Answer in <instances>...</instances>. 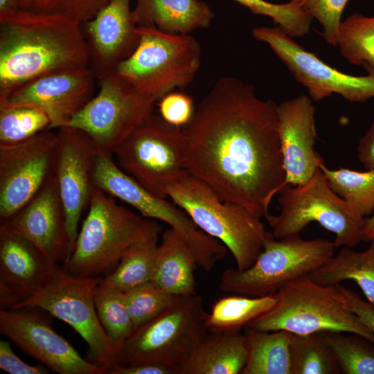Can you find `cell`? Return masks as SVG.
Listing matches in <instances>:
<instances>
[{
  "instance_id": "ee69618b",
  "label": "cell",
  "mask_w": 374,
  "mask_h": 374,
  "mask_svg": "<svg viewBox=\"0 0 374 374\" xmlns=\"http://www.w3.org/2000/svg\"><path fill=\"white\" fill-rule=\"evenodd\" d=\"M357 157L365 168L374 170V120L359 141Z\"/></svg>"
},
{
  "instance_id": "ffe728a7",
  "label": "cell",
  "mask_w": 374,
  "mask_h": 374,
  "mask_svg": "<svg viewBox=\"0 0 374 374\" xmlns=\"http://www.w3.org/2000/svg\"><path fill=\"white\" fill-rule=\"evenodd\" d=\"M60 269L28 240L0 225L1 309H15L33 297Z\"/></svg>"
},
{
  "instance_id": "30bf717a",
  "label": "cell",
  "mask_w": 374,
  "mask_h": 374,
  "mask_svg": "<svg viewBox=\"0 0 374 374\" xmlns=\"http://www.w3.org/2000/svg\"><path fill=\"white\" fill-rule=\"evenodd\" d=\"M186 146L181 128L153 113L113 155L123 171L152 194L167 199L168 184L186 170Z\"/></svg>"
},
{
  "instance_id": "8fae6325",
  "label": "cell",
  "mask_w": 374,
  "mask_h": 374,
  "mask_svg": "<svg viewBox=\"0 0 374 374\" xmlns=\"http://www.w3.org/2000/svg\"><path fill=\"white\" fill-rule=\"evenodd\" d=\"M101 279L60 269L44 288L15 309L38 308L66 323L87 344L86 359L109 371L116 364L118 349L102 326L95 306L94 293Z\"/></svg>"
},
{
  "instance_id": "f35d334b",
  "label": "cell",
  "mask_w": 374,
  "mask_h": 374,
  "mask_svg": "<svg viewBox=\"0 0 374 374\" xmlns=\"http://www.w3.org/2000/svg\"><path fill=\"white\" fill-rule=\"evenodd\" d=\"M350 0H290L316 19L322 26V35L330 44L336 46V37L341 15Z\"/></svg>"
},
{
  "instance_id": "74e56055",
  "label": "cell",
  "mask_w": 374,
  "mask_h": 374,
  "mask_svg": "<svg viewBox=\"0 0 374 374\" xmlns=\"http://www.w3.org/2000/svg\"><path fill=\"white\" fill-rule=\"evenodd\" d=\"M109 0H17L19 10L62 15L79 21L92 19Z\"/></svg>"
},
{
  "instance_id": "e0dca14e",
  "label": "cell",
  "mask_w": 374,
  "mask_h": 374,
  "mask_svg": "<svg viewBox=\"0 0 374 374\" xmlns=\"http://www.w3.org/2000/svg\"><path fill=\"white\" fill-rule=\"evenodd\" d=\"M96 78L89 68L53 72L17 87L0 98V109L29 106L48 117V129L66 127L93 96Z\"/></svg>"
},
{
  "instance_id": "7bdbcfd3",
  "label": "cell",
  "mask_w": 374,
  "mask_h": 374,
  "mask_svg": "<svg viewBox=\"0 0 374 374\" xmlns=\"http://www.w3.org/2000/svg\"><path fill=\"white\" fill-rule=\"evenodd\" d=\"M108 374H178V371L170 366L159 363H141L123 366L116 364Z\"/></svg>"
},
{
  "instance_id": "4316f807",
  "label": "cell",
  "mask_w": 374,
  "mask_h": 374,
  "mask_svg": "<svg viewBox=\"0 0 374 374\" xmlns=\"http://www.w3.org/2000/svg\"><path fill=\"white\" fill-rule=\"evenodd\" d=\"M309 276L324 285L353 280L374 308V240L370 241L368 247L363 251L342 247L337 255H333Z\"/></svg>"
},
{
  "instance_id": "ab89813d",
  "label": "cell",
  "mask_w": 374,
  "mask_h": 374,
  "mask_svg": "<svg viewBox=\"0 0 374 374\" xmlns=\"http://www.w3.org/2000/svg\"><path fill=\"white\" fill-rule=\"evenodd\" d=\"M160 116L168 123L183 127L192 118L195 107L193 98L181 91H172L159 100Z\"/></svg>"
},
{
  "instance_id": "d6986e66",
  "label": "cell",
  "mask_w": 374,
  "mask_h": 374,
  "mask_svg": "<svg viewBox=\"0 0 374 374\" xmlns=\"http://www.w3.org/2000/svg\"><path fill=\"white\" fill-rule=\"evenodd\" d=\"M0 225L28 240L56 264H64L71 254L66 213L55 175Z\"/></svg>"
},
{
  "instance_id": "7402d4cb",
  "label": "cell",
  "mask_w": 374,
  "mask_h": 374,
  "mask_svg": "<svg viewBox=\"0 0 374 374\" xmlns=\"http://www.w3.org/2000/svg\"><path fill=\"white\" fill-rule=\"evenodd\" d=\"M315 111L312 98L306 95L278 105V133L285 173L283 187L306 183L324 163L314 150L317 139Z\"/></svg>"
},
{
  "instance_id": "bcb514c9",
  "label": "cell",
  "mask_w": 374,
  "mask_h": 374,
  "mask_svg": "<svg viewBox=\"0 0 374 374\" xmlns=\"http://www.w3.org/2000/svg\"><path fill=\"white\" fill-rule=\"evenodd\" d=\"M19 10L17 0H0V14L9 13Z\"/></svg>"
},
{
  "instance_id": "8992f818",
  "label": "cell",
  "mask_w": 374,
  "mask_h": 374,
  "mask_svg": "<svg viewBox=\"0 0 374 374\" xmlns=\"http://www.w3.org/2000/svg\"><path fill=\"white\" fill-rule=\"evenodd\" d=\"M147 218L119 205L93 186L88 213L64 271L74 276L98 277L118 264L143 230Z\"/></svg>"
},
{
  "instance_id": "2e32d148",
  "label": "cell",
  "mask_w": 374,
  "mask_h": 374,
  "mask_svg": "<svg viewBox=\"0 0 374 374\" xmlns=\"http://www.w3.org/2000/svg\"><path fill=\"white\" fill-rule=\"evenodd\" d=\"M92 183L107 195L131 206L142 217L166 223L192 250H198L205 244L206 234L184 210L143 187L119 168L113 154L99 151L92 171Z\"/></svg>"
},
{
  "instance_id": "83f0119b",
  "label": "cell",
  "mask_w": 374,
  "mask_h": 374,
  "mask_svg": "<svg viewBox=\"0 0 374 374\" xmlns=\"http://www.w3.org/2000/svg\"><path fill=\"white\" fill-rule=\"evenodd\" d=\"M247 357L240 374H291L290 344L292 333L247 327Z\"/></svg>"
},
{
  "instance_id": "9a60e30c",
  "label": "cell",
  "mask_w": 374,
  "mask_h": 374,
  "mask_svg": "<svg viewBox=\"0 0 374 374\" xmlns=\"http://www.w3.org/2000/svg\"><path fill=\"white\" fill-rule=\"evenodd\" d=\"M38 308L0 310V332L25 353L60 374H105L107 368L83 358L51 326Z\"/></svg>"
},
{
  "instance_id": "d6a6232c",
  "label": "cell",
  "mask_w": 374,
  "mask_h": 374,
  "mask_svg": "<svg viewBox=\"0 0 374 374\" xmlns=\"http://www.w3.org/2000/svg\"><path fill=\"white\" fill-rule=\"evenodd\" d=\"M94 302L102 326L119 350L134 330L124 292L100 282L95 290Z\"/></svg>"
},
{
  "instance_id": "f6af8a7d",
  "label": "cell",
  "mask_w": 374,
  "mask_h": 374,
  "mask_svg": "<svg viewBox=\"0 0 374 374\" xmlns=\"http://www.w3.org/2000/svg\"><path fill=\"white\" fill-rule=\"evenodd\" d=\"M374 240V212L368 217L365 218L364 226V241L370 242Z\"/></svg>"
},
{
  "instance_id": "4fadbf2b",
  "label": "cell",
  "mask_w": 374,
  "mask_h": 374,
  "mask_svg": "<svg viewBox=\"0 0 374 374\" xmlns=\"http://www.w3.org/2000/svg\"><path fill=\"white\" fill-rule=\"evenodd\" d=\"M253 37L265 42L285 64L294 79L305 87L310 97L320 100L333 93L351 103L374 98V66L363 64L366 75L341 72L305 51L279 27H259Z\"/></svg>"
},
{
  "instance_id": "ac0fdd59",
  "label": "cell",
  "mask_w": 374,
  "mask_h": 374,
  "mask_svg": "<svg viewBox=\"0 0 374 374\" xmlns=\"http://www.w3.org/2000/svg\"><path fill=\"white\" fill-rule=\"evenodd\" d=\"M57 134L55 177L73 251L80 218L89 205L93 187L92 171L100 150L80 130L63 127L57 130Z\"/></svg>"
},
{
  "instance_id": "1f68e13d",
  "label": "cell",
  "mask_w": 374,
  "mask_h": 374,
  "mask_svg": "<svg viewBox=\"0 0 374 374\" xmlns=\"http://www.w3.org/2000/svg\"><path fill=\"white\" fill-rule=\"evenodd\" d=\"M336 43L350 64L374 66V16L351 14L341 21Z\"/></svg>"
},
{
  "instance_id": "277c9868",
  "label": "cell",
  "mask_w": 374,
  "mask_h": 374,
  "mask_svg": "<svg viewBox=\"0 0 374 374\" xmlns=\"http://www.w3.org/2000/svg\"><path fill=\"white\" fill-rule=\"evenodd\" d=\"M275 294L274 306L247 327L294 335L353 333L374 344V333L348 308L337 285H321L305 276L287 283Z\"/></svg>"
},
{
  "instance_id": "f1b7e54d",
  "label": "cell",
  "mask_w": 374,
  "mask_h": 374,
  "mask_svg": "<svg viewBox=\"0 0 374 374\" xmlns=\"http://www.w3.org/2000/svg\"><path fill=\"white\" fill-rule=\"evenodd\" d=\"M276 302L275 294L262 296L233 294L220 298L207 315L206 326L211 331H240L271 310Z\"/></svg>"
},
{
  "instance_id": "4dcf8cb0",
  "label": "cell",
  "mask_w": 374,
  "mask_h": 374,
  "mask_svg": "<svg viewBox=\"0 0 374 374\" xmlns=\"http://www.w3.org/2000/svg\"><path fill=\"white\" fill-rule=\"evenodd\" d=\"M291 374L340 373L336 356L322 333L292 335L290 344Z\"/></svg>"
},
{
  "instance_id": "8d00e7d4",
  "label": "cell",
  "mask_w": 374,
  "mask_h": 374,
  "mask_svg": "<svg viewBox=\"0 0 374 374\" xmlns=\"http://www.w3.org/2000/svg\"><path fill=\"white\" fill-rule=\"evenodd\" d=\"M175 297L151 280L125 291V301L134 329L168 308Z\"/></svg>"
},
{
  "instance_id": "b9f144b4",
  "label": "cell",
  "mask_w": 374,
  "mask_h": 374,
  "mask_svg": "<svg viewBox=\"0 0 374 374\" xmlns=\"http://www.w3.org/2000/svg\"><path fill=\"white\" fill-rule=\"evenodd\" d=\"M337 286L348 308L359 317L366 327L374 333V308L357 293L340 284Z\"/></svg>"
},
{
  "instance_id": "484cf974",
  "label": "cell",
  "mask_w": 374,
  "mask_h": 374,
  "mask_svg": "<svg viewBox=\"0 0 374 374\" xmlns=\"http://www.w3.org/2000/svg\"><path fill=\"white\" fill-rule=\"evenodd\" d=\"M161 231L157 220L147 219L139 236L126 249L114 269L100 282L125 292L150 280Z\"/></svg>"
},
{
  "instance_id": "5bb4252c",
  "label": "cell",
  "mask_w": 374,
  "mask_h": 374,
  "mask_svg": "<svg viewBox=\"0 0 374 374\" xmlns=\"http://www.w3.org/2000/svg\"><path fill=\"white\" fill-rule=\"evenodd\" d=\"M57 150V132L48 128L19 143L0 145V222L55 175Z\"/></svg>"
},
{
  "instance_id": "e575fe53",
  "label": "cell",
  "mask_w": 374,
  "mask_h": 374,
  "mask_svg": "<svg viewBox=\"0 0 374 374\" xmlns=\"http://www.w3.org/2000/svg\"><path fill=\"white\" fill-rule=\"evenodd\" d=\"M50 120L41 109L29 106L0 109V145L24 141L48 128Z\"/></svg>"
},
{
  "instance_id": "836d02e7",
  "label": "cell",
  "mask_w": 374,
  "mask_h": 374,
  "mask_svg": "<svg viewBox=\"0 0 374 374\" xmlns=\"http://www.w3.org/2000/svg\"><path fill=\"white\" fill-rule=\"evenodd\" d=\"M344 374H374V344L362 335L322 333Z\"/></svg>"
},
{
  "instance_id": "3957f363",
  "label": "cell",
  "mask_w": 374,
  "mask_h": 374,
  "mask_svg": "<svg viewBox=\"0 0 374 374\" xmlns=\"http://www.w3.org/2000/svg\"><path fill=\"white\" fill-rule=\"evenodd\" d=\"M166 194L199 229L231 252L238 270L255 262L265 242L272 235L260 218L240 204L222 200L186 170L168 184Z\"/></svg>"
},
{
  "instance_id": "60d3db41",
  "label": "cell",
  "mask_w": 374,
  "mask_h": 374,
  "mask_svg": "<svg viewBox=\"0 0 374 374\" xmlns=\"http://www.w3.org/2000/svg\"><path fill=\"white\" fill-rule=\"evenodd\" d=\"M0 368L9 374H46V368L41 365H30L17 357L10 343L0 341Z\"/></svg>"
},
{
  "instance_id": "cb8c5ba5",
  "label": "cell",
  "mask_w": 374,
  "mask_h": 374,
  "mask_svg": "<svg viewBox=\"0 0 374 374\" xmlns=\"http://www.w3.org/2000/svg\"><path fill=\"white\" fill-rule=\"evenodd\" d=\"M247 357L240 331H211L179 368V374H240Z\"/></svg>"
},
{
  "instance_id": "d4e9b609",
  "label": "cell",
  "mask_w": 374,
  "mask_h": 374,
  "mask_svg": "<svg viewBox=\"0 0 374 374\" xmlns=\"http://www.w3.org/2000/svg\"><path fill=\"white\" fill-rule=\"evenodd\" d=\"M197 266L187 242L170 228L161 234L150 280L175 296L195 294L194 270Z\"/></svg>"
},
{
  "instance_id": "7a4b0ae2",
  "label": "cell",
  "mask_w": 374,
  "mask_h": 374,
  "mask_svg": "<svg viewBox=\"0 0 374 374\" xmlns=\"http://www.w3.org/2000/svg\"><path fill=\"white\" fill-rule=\"evenodd\" d=\"M89 64L80 21L19 9L0 14V98L38 77Z\"/></svg>"
},
{
  "instance_id": "603a6c76",
  "label": "cell",
  "mask_w": 374,
  "mask_h": 374,
  "mask_svg": "<svg viewBox=\"0 0 374 374\" xmlns=\"http://www.w3.org/2000/svg\"><path fill=\"white\" fill-rule=\"evenodd\" d=\"M132 15L137 26L188 35L208 28L214 12L201 0H136Z\"/></svg>"
},
{
  "instance_id": "6da1fadb",
  "label": "cell",
  "mask_w": 374,
  "mask_h": 374,
  "mask_svg": "<svg viewBox=\"0 0 374 374\" xmlns=\"http://www.w3.org/2000/svg\"><path fill=\"white\" fill-rule=\"evenodd\" d=\"M181 130L186 170L222 200L266 218L285 178L278 105L260 99L252 84L224 77L202 98Z\"/></svg>"
},
{
  "instance_id": "5b68a950",
  "label": "cell",
  "mask_w": 374,
  "mask_h": 374,
  "mask_svg": "<svg viewBox=\"0 0 374 374\" xmlns=\"http://www.w3.org/2000/svg\"><path fill=\"white\" fill-rule=\"evenodd\" d=\"M137 32V47L116 74L156 102L193 82L201 62V46L194 37L152 27L138 26Z\"/></svg>"
},
{
  "instance_id": "52a82bcc",
  "label": "cell",
  "mask_w": 374,
  "mask_h": 374,
  "mask_svg": "<svg viewBox=\"0 0 374 374\" xmlns=\"http://www.w3.org/2000/svg\"><path fill=\"white\" fill-rule=\"evenodd\" d=\"M202 298L176 296L159 314L139 326L118 350L116 364L159 363L178 371L208 333Z\"/></svg>"
},
{
  "instance_id": "ba28073f",
  "label": "cell",
  "mask_w": 374,
  "mask_h": 374,
  "mask_svg": "<svg viewBox=\"0 0 374 374\" xmlns=\"http://www.w3.org/2000/svg\"><path fill=\"white\" fill-rule=\"evenodd\" d=\"M280 207L277 215L266 219L276 239L299 234L310 223H319L335 235V248H355L364 241L365 218L330 187L320 169L305 184L284 186L278 192Z\"/></svg>"
},
{
  "instance_id": "9c48e42d",
  "label": "cell",
  "mask_w": 374,
  "mask_h": 374,
  "mask_svg": "<svg viewBox=\"0 0 374 374\" xmlns=\"http://www.w3.org/2000/svg\"><path fill=\"white\" fill-rule=\"evenodd\" d=\"M335 248L333 242L324 239L304 240L299 234L276 239L272 235L249 267L224 271L219 289L248 296L275 294L287 283L309 276L324 265L334 255Z\"/></svg>"
},
{
  "instance_id": "f546056e",
  "label": "cell",
  "mask_w": 374,
  "mask_h": 374,
  "mask_svg": "<svg viewBox=\"0 0 374 374\" xmlns=\"http://www.w3.org/2000/svg\"><path fill=\"white\" fill-rule=\"evenodd\" d=\"M320 169L330 188L359 216L374 212V170L364 172L341 168L330 169L324 163Z\"/></svg>"
},
{
  "instance_id": "44dd1931",
  "label": "cell",
  "mask_w": 374,
  "mask_h": 374,
  "mask_svg": "<svg viewBox=\"0 0 374 374\" xmlns=\"http://www.w3.org/2000/svg\"><path fill=\"white\" fill-rule=\"evenodd\" d=\"M137 28L130 0H109L92 19L81 23L89 69L96 80L115 73L133 53L139 42Z\"/></svg>"
},
{
  "instance_id": "7c38bea8",
  "label": "cell",
  "mask_w": 374,
  "mask_h": 374,
  "mask_svg": "<svg viewBox=\"0 0 374 374\" xmlns=\"http://www.w3.org/2000/svg\"><path fill=\"white\" fill-rule=\"evenodd\" d=\"M96 81L98 93L67 126L86 133L100 151L114 154L117 147L153 114L156 101L115 73Z\"/></svg>"
},
{
  "instance_id": "d590c367",
  "label": "cell",
  "mask_w": 374,
  "mask_h": 374,
  "mask_svg": "<svg viewBox=\"0 0 374 374\" xmlns=\"http://www.w3.org/2000/svg\"><path fill=\"white\" fill-rule=\"evenodd\" d=\"M253 14L271 18L292 38L301 37L310 33L313 18L295 3H274L265 0H233Z\"/></svg>"
}]
</instances>
